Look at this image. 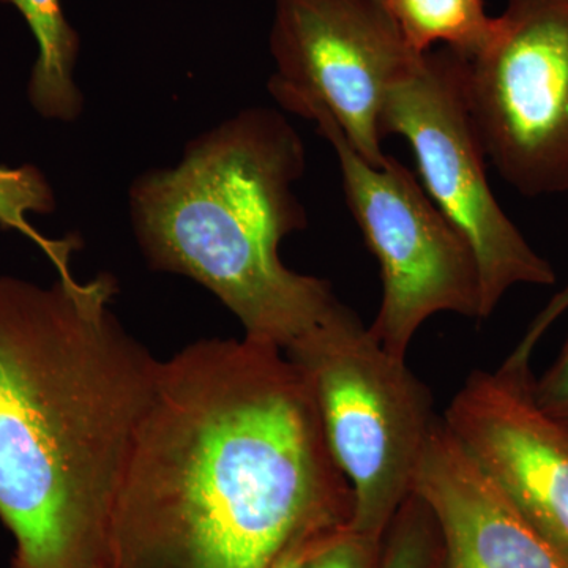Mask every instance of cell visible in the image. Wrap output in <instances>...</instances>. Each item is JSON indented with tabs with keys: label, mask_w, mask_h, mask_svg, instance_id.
Masks as SVG:
<instances>
[{
	"label": "cell",
	"mask_w": 568,
	"mask_h": 568,
	"mask_svg": "<svg viewBox=\"0 0 568 568\" xmlns=\"http://www.w3.org/2000/svg\"><path fill=\"white\" fill-rule=\"evenodd\" d=\"M383 541L384 538L362 536L346 526L324 538L304 568H377Z\"/></svg>",
	"instance_id": "obj_15"
},
{
	"label": "cell",
	"mask_w": 568,
	"mask_h": 568,
	"mask_svg": "<svg viewBox=\"0 0 568 568\" xmlns=\"http://www.w3.org/2000/svg\"><path fill=\"white\" fill-rule=\"evenodd\" d=\"M534 398L545 413L568 422V339L558 361L534 381Z\"/></svg>",
	"instance_id": "obj_16"
},
{
	"label": "cell",
	"mask_w": 568,
	"mask_h": 568,
	"mask_svg": "<svg viewBox=\"0 0 568 568\" xmlns=\"http://www.w3.org/2000/svg\"><path fill=\"white\" fill-rule=\"evenodd\" d=\"M465 88L500 178L526 196L568 193V0H507Z\"/></svg>",
	"instance_id": "obj_7"
},
{
	"label": "cell",
	"mask_w": 568,
	"mask_h": 568,
	"mask_svg": "<svg viewBox=\"0 0 568 568\" xmlns=\"http://www.w3.org/2000/svg\"><path fill=\"white\" fill-rule=\"evenodd\" d=\"M20 11L37 41V59L28 84L33 110L50 121L73 122L84 99L78 88L80 36L67 20L61 0H0Z\"/></svg>",
	"instance_id": "obj_11"
},
{
	"label": "cell",
	"mask_w": 568,
	"mask_h": 568,
	"mask_svg": "<svg viewBox=\"0 0 568 568\" xmlns=\"http://www.w3.org/2000/svg\"><path fill=\"white\" fill-rule=\"evenodd\" d=\"M332 534H328V536H332ZM328 536L310 538V540L298 541L297 545H294V547L287 549L282 558L276 560L274 566L271 568H304L306 560L310 558V555H312V552L315 551L317 545H320L321 541H323L324 538H327Z\"/></svg>",
	"instance_id": "obj_18"
},
{
	"label": "cell",
	"mask_w": 568,
	"mask_h": 568,
	"mask_svg": "<svg viewBox=\"0 0 568 568\" xmlns=\"http://www.w3.org/2000/svg\"><path fill=\"white\" fill-rule=\"evenodd\" d=\"M413 493L435 518L439 568H568L444 417L429 437Z\"/></svg>",
	"instance_id": "obj_10"
},
{
	"label": "cell",
	"mask_w": 568,
	"mask_h": 568,
	"mask_svg": "<svg viewBox=\"0 0 568 568\" xmlns=\"http://www.w3.org/2000/svg\"><path fill=\"white\" fill-rule=\"evenodd\" d=\"M439 532L432 511L410 495L384 536L377 568H439Z\"/></svg>",
	"instance_id": "obj_14"
},
{
	"label": "cell",
	"mask_w": 568,
	"mask_h": 568,
	"mask_svg": "<svg viewBox=\"0 0 568 568\" xmlns=\"http://www.w3.org/2000/svg\"><path fill=\"white\" fill-rule=\"evenodd\" d=\"M568 310V283L559 291L547 306L530 323L528 331L523 335L521 342L515 347L514 353L508 355L504 364L514 366V368H529L530 357L534 349L540 342L541 336L547 334L549 327L559 320Z\"/></svg>",
	"instance_id": "obj_17"
},
{
	"label": "cell",
	"mask_w": 568,
	"mask_h": 568,
	"mask_svg": "<svg viewBox=\"0 0 568 568\" xmlns=\"http://www.w3.org/2000/svg\"><path fill=\"white\" fill-rule=\"evenodd\" d=\"M284 354L308 381L332 457L353 491L349 528L383 540L413 495L440 418L432 392L345 304Z\"/></svg>",
	"instance_id": "obj_4"
},
{
	"label": "cell",
	"mask_w": 568,
	"mask_h": 568,
	"mask_svg": "<svg viewBox=\"0 0 568 568\" xmlns=\"http://www.w3.org/2000/svg\"><path fill=\"white\" fill-rule=\"evenodd\" d=\"M305 145L278 111L252 108L189 142L173 168L140 175L130 216L155 271L192 278L244 325L246 338L287 349L342 302L331 283L291 271L286 235L304 230L294 192Z\"/></svg>",
	"instance_id": "obj_3"
},
{
	"label": "cell",
	"mask_w": 568,
	"mask_h": 568,
	"mask_svg": "<svg viewBox=\"0 0 568 568\" xmlns=\"http://www.w3.org/2000/svg\"><path fill=\"white\" fill-rule=\"evenodd\" d=\"M383 132L407 141L429 200L473 248L480 320L515 286L555 284V268L529 245L489 186L487 155L467 103L465 59L450 50L422 55L392 89Z\"/></svg>",
	"instance_id": "obj_6"
},
{
	"label": "cell",
	"mask_w": 568,
	"mask_h": 568,
	"mask_svg": "<svg viewBox=\"0 0 568 568\" xmlns=\"http://www.w3.org/2000/svg\"><path fill=\"white\" fill-rule=\"evenodd\" d=\"M410 51L424 55L443 43L470 59L487 43L495 18L485 0H384Z\"/></svg>",
	"instance_id": "obj_12"
},
{
	"label": "cell",
	"mask_w": 568,
	"mask_h": 568,
	"mask_svg": "<svg viewBox=\"0 0 568 568\" xmlns=\"http://www.w3.org/2000/svg\"><path fill=\"white\" fill-rule=\"evenodd\" d=\"M331 142L347 204L375 254L383 302L369 332L381 346L406 358L414 336L437 313L480 320V280L473 248L409 168L394 156L376 166L362 159L327 112L302 106Z\"/></svg>",
	"instance_id": "obj_5"
},
{
	"label": "cell",
	"mask_w": 568,
	"mask_h": 568,
	"mask_svg": "<svg viewBox=\"0 0 568 568\" xmlns=\"http://www.w3.org/2000/svg\"><path fill=\"white\" fill-rule=\"evenodd\" d=\"M444 422L568 562V422L537 405L530 368L477 369Z\"/></svg>",
	"instance_id": "obj_9"
},
{
	"label": "cell",
	"mask_w": 568,
	"mask_h": 568,
	"mask_svg": "<svg viewBox=\"0 0 568 568\" xmlns=\"http://www.w3.org/2000/svg\"><path fill=\"white\" fill-rule=\"evenodd\" d=\"M271 51L268 91L284 110L320 108L362 159L386 163L384 108L422 55L384 0H275Z\"/></svg>",
	"instance_id": "obj_8"
},
{
	"label": "cell",
	"mask_w": 568,
	"mask_h": 568,
	"mask_svg": "<svg viewBox=\"0 0 568 568\" xmlns=\"http://www.w3.org/2000/svg\"><path fill=\"white\" fill-rule=\"evenodd\" d=\"M55 205L54 190L39 168L33 164L0 166V227L26 235L50 257L59 276H71L70 260L80 250V239L74 235L62 241L44 237L28 219L29 213L50 215Z\"/></svg>",
	"instance_id": "obj_13"
},
{
	"label": "cell",
	"mask_w": 568,
	"mask_h": 568,
	"mask_svg": "<svg viewBox=\"0 0 568 568\" xmlns=\"http://www.w3.org/2000/svg\"><path fill=\"white\" fill-rule=\"evenodd\" d=\"M118 283L0 276V519L10 568H106L112 504L160 364Z\"/></svg>",
	"instance_id": "obj_2"
},
{
	"label": "cell",
	"mask_w": 568,
	"mask_h": 568,
	"mask_svg": "<svg viewBox=\"0 0 568 568\" xmlns=\"http://www.w3.org/2000/svg\"><path fill=\"white\" fill-rule=\"evenodd\" d=\"M351 518L298 366L246 336L197 339L160 364L112 504L106 568H271Z\"/></svg>",
	"instance_id": "obj_1"
}]
</instances>
